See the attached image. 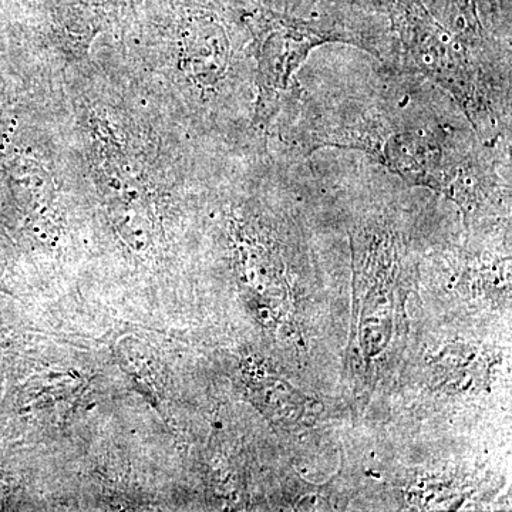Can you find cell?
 <instances>
[{
    "instance_id": "obj_4",
    "label": "cell",
    "mask_w": 512,
    "mask_h": 512,
    "mask_svg": "<svg viewBox=\"0 0 512 512\" xmlns=\"http://www.w3.org/2000/svg\"><path fill=\"white\" fill-rule=\"evenodd\" d=\"M453 3L458 13L454 30L478 45L491 46L497 35L503 0H453Z\"/></svg>"
},
{
    "instance_id": "obj_1",
    "label": "cell",
    "mask_w": 512,
    "mask_h": 512,
    "mask_svg": "<svg viewBox=\"0 0 512 512\" xmlns=\"http://www.w3.org/2000/svg\"><path fill=\"white\" fill-rule=\"evenodd\" d=\"M468 128L404 96L393 103L348 97L308 101L292 138L305 154L320 148L360 151L407 184L446 195L474 214L493 190L495 174L484 156L487 147Z\"/></svg>"
},
{
    "instance_id": "obj_2",
    "label": "cell",
    "mask_w": 512,
    "mask_h": 512,
    "mask_svg": "<svg viewBox=\"0 0 512 512\" xmlns=\"http://www.w3.org/2000/svg\"><path fill=\"white\" fill-rule=\"evenodd\" d=\"M396 56L436 83L460 107L484 147L510 137V70L491 64L487 50L447 28L421 0H389Z\"/></svg>"
},
{
    "instance_id": "obj_3",
    "label": "cell",
    "mask_w": 512,
    "mask_h": 512,
    "mask_svg": "<svg viewBox=\"0 0 512 512\" xmlns=\"http://www.w3.org/2000/svg\"><path fill=\"white\" fill-rule=\"evenodd\" d=\"M328 43H348L365 49L379 59L389 55L386 43L375 37L345 29L323 20L271 15L259 33L258 119L269 126L285 100H291L293 79L312 50Z\"/></svg>"
}]
</instances>
